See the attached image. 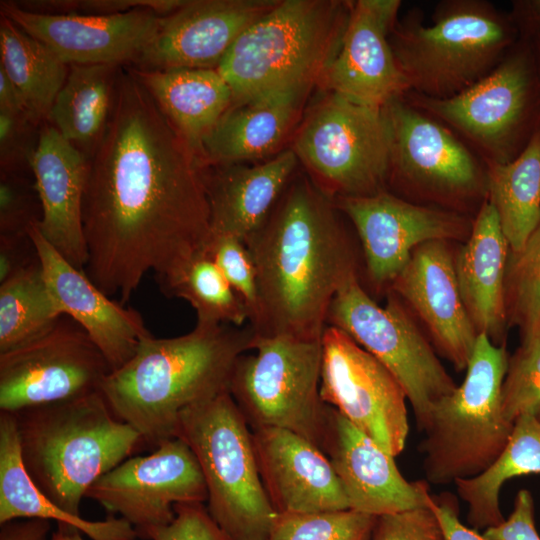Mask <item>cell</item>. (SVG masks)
Listing matches in <instances>:
<instances>
[{
    "mask_svg": "<svg viewBox=\"0 0 540 540\" xmlns=\"http://www.w3.org/2000/svg\"><path fill=\"white\" fill-rule=\"evenodd\" d=\"M88 164L84 271L124 304L146 273L164 274L203 248L210 234L203 168L128 68Z\"/></svg>",
    "mask_w": 540,
    "mask_h": 540,
    "instance_id": "1",
    "label": "cell"
},
{
    "mask_svg": "<svg viewBox=\"0 0 540 540\" xmlns=\"http://www.w3.org/2000/svg\"><path fill=\"white\" fill-rule=\"evenodd\" d=\"M345 220L305 172L294 175L245 241L257 272L255 335L322 338L333 298L359 275Z\"/></svg>",
    "mask_w": 540,
    "mask_h": 540,
    "instance_id": "2",
    "label": "cell"
},
{
    "mask_svg": "<svg viewBox=\"0 0 540 540\" xmlns=\"http://www.w3.org/2000/svg\"><path fill=\"white\" fill-rule=\"evenodd\" d=\"M253 338L248 324L195 326L173 338L150 334L106 376L100 392L119 420L156 447L175 437L184 409L228 391L234 366Z\"/></svg>",
    "mask_w": 540,
    "mask_h": 540,
    "instance_id": "3",
    "label": "cell"
},
{
    "mask_svg": "<svg viewBox=\"0 0 540 540\" xmlns=\"http://www.w3.org/2000/svg\"><path fill=\"white\" fill-rule=\"evenodd\" d=\"M13 415L26 471L53 503L74 515L89 488L143 441L100 391Z\"/></svg>",
    "mask_w": 540,
    "mask_h": 540,
    "instance_id": "4",
    "label": "cell"
},
{
    "mask_svg": "<svg viewBox=\"0 0 540 540\" xmlns=\"http://www.w3.org/2000/svg\"><path fill=\"white\" fill-rule=\"evenodd\" d=\"M519 40L509 15L488 0H441L431 24L414 7L389 41L410 91L445 99L487 76Z\"/></svg>",
    "mask_w": 540,
    "mask_h": 540,
    "instance_id": "5",
    "label": "cell"
},
{
    "mask_svg": "<svg viewBox=\"0 0 540 540\" xmlns=\"http://www.w3.org/2000/svg\"><path fill=\"white\" fill-rule=\"evenodd\" d=\"M350 10L351 1L279 0L237 38L217 67L231 87L232 105L317 87L340 47Z\"/></svg>",
    "mask_w": 540,
    "mask_h": 540,
    "instance_id": "6",
    "label": "cell"
},
{
    "mask_svg": "<svg viewBox=\"0 0 540 540\" xmlns=\"http://www.w3.org/2000/svg\"><path fill=\"white\" fill-rule=\"evenodd\" d=\"M508 359L504 344L478 335L463 382L433 405L423 428L419 449L427 482L480 475L505 449L514 426L501 405Z\"/></svg>",
    "mask_w": 540,
    "mask_h": 540,
    "instance_id": "7",
    "label": "cell"
},
{
    "mask_svg": "<svg viewBox=\"0 0 540 540\" xmlns=\"http://www.w3.org/2000/svg\"><path fill=\"white\" fill-rule=\"evenodd\" d=\"M175 437L199 462L219 527L232 540H266L278 513L260 477L252 429L229 391L184 409Z\"/></svg>",
    "mask_w": 540,
    "mask_h": 540,
    "instance_id": "8",
    "label": "cell"
},
{
    "mask_svg": "<svg viewBox=\"0 0 540 540\" xmlns=\"http://www.w3.org/2000/svg\"><path fill=\"white\" fill-rule=\"evenodd\" d=\"M466 143L486 164L518 157L540 128V69L531 41L520 39L480 81L445 99L404 95Z\"/></svg>",
    "mask_w": 540,
    "mask_h": 540,
    "instance_id": "9",
    "label": "cell"
},
{
    "mask_svg": "<svg viewBox=\"0 0 540 540\" xmlns=\"http://www.w3.org/2000/svg\"><path fill=\"white\" fill-rule=\"evenodd\" d=\"M383 110L390 129L388 190L417 204L474 217L487 201L486 163L404 96Z\"/></svg>",
    "mask_w": 540,
    "mask_h": 540,
    "instance_id": "10",
    "label": "cell"
},
{
    "mask_svg": "<svg viewBox=\"0 0 540 540\" xmlns=\"http://www.w3.org/2000/svg\"><path fill=\"white\" fill-rule=\"evenodd\" d=\"M321 92L289 147L305 173L333 200L388 190L390 129L384 110Z\"/></svg>",
    "mask_w": 540,
    "mask_h": 540,
    "instance_id": "11",
    "label": "cell"
},
{
    "mask_svg": "<svg viewBox=\"0 0 540 540\" xmlns=\"http://www.w3.org/2000/svg\"><path fill=\"white\" fill-rule=\"evenodd\" d=\"M251 350L237 360L228 388L251 429H288L322 450L328 409L320 396L322 338L254 334Z\"/></svg>",
    "mask_w": 540,
    "mask_h": 540,
    "instance_id": "12",
    "label": "cell"
},
{
    "mask_svg": "<svg viewBox=\"0 0 540 540\" xmlns=\"http://www.w3.org/2000/svg\"><path fill=\"white\" fill-rule=\"evenodd\" d=\"M326 324L344 331L388 368L403 387L421 430L433 405L457 386L400 298L389 291L385 306H380L359 275L337 292Z\"/></svg>",
    "mask_w": 540,
    "mask_h": 540,
    "instance_id": "13",
    "label": "cell"
},
{
    "mask_svg": "<svg viewBox=\"0 0 540 540\" xmlns=\"http://www.w3.org/2000/svg\"><path fill=\"white\" fill-rule=\"evenodd\" d=\"M110 372L83 328L62 315L39 336L0 353V411L13 414L99 392Z\"/></svg>",
    "mask_w": 540,
    "mask_h": 540,
    "instance_id": "14",
    "label": "cell"
},
{
    "mask_svg": "<svg viewBox=\"0 0 540 540\" xmlns=\"http://www.w3.org/2000/svg\"><path fill=\"white\" fill-rule=\"evenodd\" d=\"M320 396L393 457L409 434L406 393L377 358L344 331L322 335Z\"/></svg>",
    "mask_w": 540,
    "mask_h": 540,
    "instance_id": "15",
    "label": "cell"
},
{
    "mask_svg": "<svg viewBox=\"0 0 540 540\" xmlns=\"http://www.w3.org/2000/svg\"><path fill=\"white\" fill-rule=\"evenodd\" d=\"M86 497L136 530L165 526L175 517L174 505L208 499L199 462L178 437L165 440L146 456L129 457L101 476Z\"/></svg>",
    "mask_w": 540,
    "mask_h": 540,
    "instance_id": "16",
    "label": "cell"
},
{
    "mask_svg": "<svg viewBox=\"0 0 540 540\" xmlns=\"http://www.w3.org/2000/svg\"><path fill=\"white\" fill-rule=\"evenodd\" d=\"M334 203L355 229L365 271L377 289L389 288L413 251L430 241H466L472 216L417 204L389 190Z\"/></svg>",
    "mask_w": 540,
    "mask_h": 540,
    "instance_id": "17",
    "label": "cell"
},
{
    "mask_svg": "<svg viewBox=\"0 0 540 540\" xmlns=\"http://www.w3.org/2000/svg\"><path fill=\"white\" fill-rule=\"evenodd\" d=\"M401 5L400 0L351 1L340 47L317 83L320 91L373 109L410 91L389 41Z\"/></svg>",
    "mask_w": 540,
    "mask_h": 540,
    "instance_id": "18",
    "label": "cell"
},
{
    "mask_svg": "<svg viewBox=\"0 0 540 540\" xmlns=\"http://www.w3.org/2000/svg\"><path fill=\"white\" fill-rule=\"evenodd\" d=\"M0 15L48 46L65 64L135 65L162 16L146 9L112 15H45L1 1Z\"/></svg>",
    "mask_w": 540,
    "mask_h": 540,
    "instance_id": "19",
    "label": "cell"
},
{
    "mask_svg": "<svg viewBox=\"0 0 540 540\" xmlns=\"http://www.w3.org/2000/svg\"><path fill=\"white\" fill-rule=\"evenodd\" d=\"M279 0H186L162 16L132 67L217 69L237 38Z\"/></svg>",
    "mask_w": 540,
    "mask_h": 540,
    "instance_id": "20",
    "label": "cell"
},
{
    "mask_svg": "<svg viewBox=\"0 0 540 540\" xmlns=\"http://www.w3.org/2000/svg\"><path fill=\"white\" fill-rule=\"evenodd\" d=\"M322 450L352 510L381 516L429 506L433 501L425 481L406 480L392 455L331 406Z\"/></svg>",
    "mask_w": 540,
    "mask_h": 540,
    "instance_id": "21",
    "label": "cell"
},
{
    "mask_svg": "<svg viewBox=\"0 0 540 540\" xmlns=\"http://www.w3.org/2000/svg\"><path fill=\"white\" fill-rule=\"evenodd\" d=\"M449 243L419 245L389 291L412 309L439 352L461 371L467 367L479 334L460 294Z\"/></svg>",
    "mask_w": 540,
    "mask_h": 540,
    "instance_id": "22",
    "label": "cell"
},
{
    "mask_svg": "<svg viewBox=\"0 0 540 540\" xmlns=\"http://www.w3.org/2000/svg\"><path fill=\"white\" fill-rule=\"evenodd\" d=\"M49 291L61 315L88 334L111 371L127 362L151 333L141 315L112 301L85 273L68 262L40 233L30 229Z\"/></svg>",
    "mask_w": 540,
    "mask_h": 540,
    "instance_id": "23",
    "label": "cell"
},
{
    "mask_svg": "<svg viewBox=\"0 0 540 540\" xmlns=\"http://www.w3.org/2000/svg\"><path fill=\"white\" fill-rule=\"evenodd\" d=\"M260 477L277 513H311L349 508L327 455L288 429H252Z\"/></svg>",
    "mask_w": 540,
    "mask_h": 540,
    "instance_id": "24",
    "label": "cell"
},
{
    "mask_svg": "<svg viewBox=\"0 0 540 540\" xmlns=\"http://www.w3.org/2000/svg\"><path fill=\"white\" fill-rule=\"evenodd\" d=\"M88 165V159L55 127L42 125L30 164L42 207L37 227L68 262L81 270L88 261L82 223Z\"/></svg>",
    "mask_w": 540,
    "mask_h": 540,
    "instance_id": "25",
    "label": "cell"
},
{
    "mask_svg": "<svg viewBox=\"0 0 540 540\" xmlns=\"http://www.w3.org/2000/svg\"><path fill=\"white\" fill-rule=\"evenodd\" d=\"M313 88L287 89L232 105L202 142V168L263 161L283 151Z\"/></svg>",
    "mask_w": 540,
    "mask_h": 540,
    "instance_id": "26",
    "label": "cell"
},
{
    "mask_svg": "<svg viewBox=\"0 0 540 540\" xmlns=\"http://www.w3.org/2000/svg\"><path fill=\"white\" fill-rule=\"evenodd\" d=\"M291 148L256 164H227L203 168L210 231L245 242L266 220L298 172Z\"/></svg>",
    "mask_w": 540,
    "mask_h": 540,
    "instance_id": "27",
    "label": "cell"
},
{
    "mask_svg": "<svg viewBox=\"0 0 540 540\" xmlns=\"http://www.w3.org/2000/svg\"><path fill=\"white\" fill-rule=\"evenodd\" d=\"M509 253L496 211L485 201L473 218L468 239L454 255V267L474 328L496 345L504 344L508 326L505 274Z\"/></svg>",
    "mask_w": 540,
    "mask_h": 540,
    "instance_id": "28",
    "label": "cell"
},
{
    "mask_svg": "<svg viewBox=\"0 0 540 540\" xmlns=\"http://www.w3.org/2000/svg\"><path fill=\"white\" fill-rule=\"evenodd\" d=\"M128 69L200 162L203 140L233 102L226 79L217 69L208 68Z\"/></svg>",
    "mask_w": 540,
    "mask_h": 540,
    "instance_id": "29",
    "label": "cell"
},
{
    "mask_svg": "<svg viewBox=\"0 0 540 540\" xmlns=\"http://www.w3.org/2000/svg\"><path fill=\"white\" fill-rule=\"evenodd\" d=\"M20 518L54 520L73 526L92 540H135L138 534L114 515L90 521L53 503L26 471L13 414L0 412V524Z\"/></svg>",
    "mask_w": 540,
    "mask_h": 540,
    "instance_id": "30",
    "label": "cell"
},
{
    "mask_svg": "<svg viewBox=\"0 0 540 540\" xmlns=\"http://www.w3.org/2000/svg\"><path fill=\"white\" fill-rule=\"evenodd\" d=\"M121 66L70 65L48 122L88 160L113 112Z\"/></svg>",
    "mask_w": 540,
    "mask_h": 540,
    "instance_id": "31",
    "label": "cell"
},
{
    "mask_svg": "<svg viewBox=\"0 0 540 540\" xmlns=\"http://www.w3.org/2000/svg\"><path fill=\"white\" fill-rule=\"evenodd\" d=\"M486 166L487 201L510 251L518 252L540 225V128L514 160Z\"/></svg>",
    "mask_w": 540,
    "mask_h": 540,
    "instance_id": "32",
    "label": "cell"
},
{
    "mask_svg": "<svg viewBox=\"0 0 540 540\" xmlns=\"http://www.w3.org/2000/svg\"><path fill=\"white\" fill-rule=\"evenodd\" d=\"M0 60V69L22 95L31 118L39 125L47 123L69 66L48 46L2 15Z\"/></svg>",
    "mask_w": 540,
    "mask_h": 540,
    "instance_id": "33",
    "label": "cell"
},
{
    "mask_svg": "<svg viewBox=\"0 0 540 540\" xmlns=\"http://www.w3.org/2000/svg\"><path fill=\"white\" fill-rule=\"evenodd\" d=\"M529 474H540V421L522 416L514 422L505 449L486 471L454 482L459 496L467 503L468 523L484 530L502 523V486L510 479Z\"/></svg>",
    "mask_w": 540,
    "mask_h": 540,
    "instance_id": "34",
    "label": "cell"
},
{
    "mask_svg": "<svg viewBox=\"0 0 540 540\" xmlns=\"http://www.w3.org/2000/svg\"><path fill=\"white\" fill-rule=\"evenodd\" d=\"M156 277L165 295L182 298L192 306L195 326L242 327L249 323L247 306L203 248Z\"/></svg>",
    "mask_w": 540,
    "mask_h": 540,
    "instance_id": "35",
    "label": "cell"
},
{
    "mask_svg": "<svg viewBox=\"0 0 540 540\" xmlns=\"http://www.w3.org/2000/svg\"><path fill=\"white\" fill-rule=\"evenodd\" d=\"M61 316L40 260L1 282L0 353L39 336Z\"/></svg>",
    "mask_w": 540,
    "mask_h": 540,
    "instance_id": "36",
    "label": "cell"
},
{
    "mask_svg": "<svg viewBox=\"0 0 540 540\" xmlns=\"http://www.w3.org/2000/svg\"><path fill=\"white\" fill-rule=\"evenodd\" d=\"M508 325L522 338L540 332V225L518 252L509 253L505 274Z\"/></svg>",
    "mask_w": 540,
    "mask_h": 540,
    "instance_id": "37",
    "label": "cell"
},
{
    "mask_svg": "<svg viewBox=\"0 0 540 540\" xmlns=\"http://www.w3.org/2000/svg\"><path fill=\"white\" fill-rule=\"evenodd\" d=\"M376 518L352 509L278 513L266 540H370Z\"/></svg>",
    "mask_w": 540,
    "mask_h": 540,
    "instance_id": "38",
    "label": "cell"
},
{
    "mask_svg": "<svg viewBox=\"0 0 540 540\" xmlns=\"http://www.w3.org/2000/svg\"><path fill=\"white\" fill-rule=\"evenodd\" d=\"M504 416L514 422L522 416L540 421V332L522 338L508 359L501 388Z\"/></svg>",
    "mask_w": 540,
    "mask_h": 540,
    "instance_id": "39",
    "label": "cell"
},
{
    "mask_svg": "<svg viewBox=\"0 0 540 540\" xmlns=\"http://www.w3.org/2000/svg\"><path fill=\"white\" fill-rule=\"evenodd\" d=\"M203 249L247 306L250 324L258 311V285L256 267L245 242L210 231Z\"/></svg>",
    "mask_w": 540,
    "mask_h": 540,
    "instance_id": "40",
    "label": "cell"
},
{
    "mask_svg": "<svg viewBox=\"0 0 540 540\" xmlns=\"http://www.w3.org/2000/svg\"><path fill=\"white\" fill-rule=\"evenodd\" d=\"M41 218L34 179L24 173H0V236L29 234Z\"/></svg>",
    "mask_w": 540,
    "mask_h": 540,
    "instance_id": "41",
    "label": "cell"
},
{
    "mask_svg": "<svg viewBox=\"0 0 540 540\" xmlns=\"http://www.w3.org/2000/svg\"><path fill=\"white\" fill-rule=\"evenodd\" d=\"M41 127L27 112L0 110V173H31Z\"/></svg>",
    "mask_w": 540,
    "mask_h": 540,
    "instance_id": "42",
    "label": "cell"
},
{
    "mask_svg": "<svg viewBox=\"0 0 540 540\" xmlns=\"http://www.w3.org/2000/svg\"><path fill=\"white\" fill-rule=\"evenodd\" d=\"M169 524L152 528L140 537L149 540H232L215 522L204 503L174 505Z\"/></svg>",
    "mask_w": 540,
    "mask_h": 540,
    "instance_id": "43",
    "label": "cell"
},
{
    "mask_svg": "<svg viewBox=\"0 0 540 540\" xmlns=\"http://www.w3.org/2000/svg\"><path fill=\"white\" fill-rule=\"evenodd\" d=\"M370 540H445L434 509L429 506L377 516Z\"/></svg>",
    "mask_w": 540,
    "mask_h": 540,
    "instance_id": "44",
    "label": "cell"
},
{
    "mask_svg": "<svg viewBox=\"0 0 540 540\" xmlns=\"http://www.w3.org/2000/svg\"><path fill=\"white\" fill-rule=\"evenodd\" d=\"M487 540H540L535 526L534 501L529 490H520L507 519L482 534Z\"/></svg>",
    "mask_w": 540,
    "mask_h": 540,
    "instance_id": "45",
    "label": "cell"
},
{
    "mask_svg": "<svg viewBox=\"0 0 540 540\" xmlns=\"http://www.w3.org/2000/svg\"><path fill=\"white\" fill-rule=\"evenodd\" d=\"M38 261L30 233L0 236V283Z\"/></svg>",
    "mask_w": 540,
    "mask_h": 540,
    "instance_id": "46",
    "label": "cell"
},
{
    "mask_svg": "<svg viewBox=\"0 0 540 540\" xmlns=\"http://www.w3.org/2000/svg\"><path fill=\"white\" fill-rule=\"evenodd\" d=\"M434 509L440 521L445 540H487L475 529L468 528L459 519L456 502L450 496L433 497Z\"/></svg>",
    "mask_w": 540,
    "mask_h": 540,
    "instance_id": "47",
    "label": "cell"
},
{
    "mask_svg": "<svg viewBox=\"0 0 540 540\" xmlns=\"http://www.w3.org/2000/svg\"><path fill=\"white\" fill-rule=\"evenodd\" d=\"M509 15L520 39L533 41L540 37V0H513Z\"/></svg>",
    "mask_w": 540,
    "mask_h": 540,
    "instance_id": "48",
    "label": "cell"
},
{
    "mask_svg": "<svg viewBox=\"0 0 540 540\" xmlns=\"http://www.w3.org/2000/svg\"><path fill=\"white\" fill-rule=\"evenodd\" d=\"M0 540H48L49 520L20 518L0 524Z\"/></svg>",
    "mask_w": 540,
    "mask_h": 540,
    "instance_id": "49",
    "label": "cell"
},
{
    "mask_svg": "<svg viewBox=\"0 0 540 540\" xmlns=\"http://www.w3.org/2000/svg\"><path fill=\"white\" fill-rule=\"evenodd\" d=\"M0 110L29 114L22 95L2 69H0Z\"/></svg>",
    "mask_w": 540,
    "mask_h": 540,
    "instance_id": "50",
    "label": "cell"
},
{
    "mask_svg": "<svg viewBox=\"0 0 540 540\" xmlns=\"http://www.w3.org/2000/svg\"><path fill=\"white\" fill-rule=\"evenodd\" d=\"M81 533L82 532L80 530L73 526L58 523V528L52 534L50 540H84Z\"/></svg>",
    "mask_w": 540,
    "mask_h": 540,
    "instance_id": "51",
    "label": "cell"
},
{
    "mask_svg": "<svg viewBox=\"0 0 540 540\" xmlns=\"http://www.w3.org/2000/svg\"><path fill=\"white\" fill-rule=\"evenodd\" d=\"M532 42L536 60L540 69V37L534 39Z\"/></svg>",
    "mask_w": 540,
    "mask_h": 540,
    "instance_id": "52",
    "label": "cell"
}]
</instances>
